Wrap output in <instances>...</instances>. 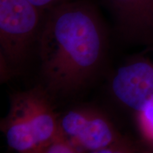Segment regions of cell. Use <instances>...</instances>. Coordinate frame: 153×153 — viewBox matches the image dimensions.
I'll list each match as a JSON object with an SVG mask.
<instances>
[{
	"label": "cell",
	"mask_w": 153,
	"mask_h": 153,
	"mask_svg": "<svg viewBox=\"0 0 153 153\" xmlns=\"http://www.w3.org/2000/svg\"><path fill=\"white\" fill-rule=\"evenodd\" d=\"M107 35L99 11L88 0H72L47 11L38 38L41 73L49 94L80 90L104 61Z\"/></svg>",
	"instance_id": "obj_1"
},
{
	"label": "cell",
	"mask_w": 153,
	"mask_h": 153,
	"mask_svg": "<svg viewBox=\"0 0 153 153\" xmlns=\"http://www.w3.org/2000/svg\"><path fill=\"white\" fill-rule=\"evenodd\" d=\"M47 11L28 0H0V45L7 68L22 65L38 41Z\"/></svg>",
	"instance_id": "obj_2"
},
{
	"label": "cell",
	"mask_w": 153,
	"mask_h": 153,
	"mask_svg": "<svg viewBox=\"0 0 153 153\" xmlns=\"http://www.w3.org/2000/svg\"><path fill=\"white\" fill-rule=\"evenodd\" d=\"M60 131L79 149L101 153L113 145L128 142L102 112L91 107H76L59 118Z\"/></svg>",
	"instance_id": "obj_3"
},
{
	"label": "cell",
	"mask_w": 153,
	"mask_h": 153,
	"mask_svg": "<svg viewBox=\"0 0 153 153\" xmlns=\"http://www.w3.org/2000/svg\"><path fill=\"white\" fill-rule=\"evenodd\" d=\"M110 88L127 109L135 114L144 109L153 102V56L141 54L128 60L113 75Z\"/></svg>",
	"instance_id": "obj_4"
},
{
	"label": "cell",
	"mask_w": 153,
	"mask_h": 153,
	"mask_svg": "<svg viewBox=\"0 0 153 153\" xmlns=\"http://www.w3.org/2000/svg\"><path fill=\"white\" fill-rule=\"evenodd\" d=\"M116 31L128 43L153 47V0H102Z\"/></svg>",
	"instance_id": "obj_5"
},
{
	"label": "cell",
	"mask_w": 153,
	"mask_h": 153,
	"mask_svg": "<svg viewBox=\"0 0 153 153\" xmlns=\"http://www.w3.org/2000/svg\"><path fill=\"white\" fill-rule=\"evenodd\" d=\"M28 117L31 123L38 152L60 132L59 118L49 100V94L44 88L36 87L21 92Z\"/></svg>",
	"instance_id": "obj_6"
},
{
	"label": "cell",
	"mask_w": 153,
	"mask_h": 153,
	"mask_svg": "<svg viewBox=\"0 0 153 153\" xmlns=\"http://www.w3.org/2000/svg\"><path fill=\"white\" fill-rule=\"evenodd\" d=\"M1 129L11 150L22 153L38 152V143L25 108L21 92L11 98L8 116L1 122Z\"/></svg>",
	"instance_id": "obj_7"
},
{
	"label": "cell",
	"mask_w": 153,
	"mask_h": 153,
	"mask_svg": "<svg viewBox=\"0 0 153 153\" xmlns=\"http://www.w3.org/2000/svg\"><path fill=\"white\" fill-rule=\"evenodd\" d=\"M135 114L140 131L145 140L153 147V102Z\"/></svg>",
	"instance_id": "obj_8"
},
{
	"label": "cell",
	"mask_w": 153,
	"mask_h": 153,
	"mask_svg": "<svg viewBox=\"0 0 153 153\" xmlns=\"http://www.w3.org/2000/svg\"><path fill=\"white\" fill-rule=\"evenodd\" d=\"M81 152L60 131L41 150L40 153H77Z\"/></svg>",
	"instance_id": "obj_9"
},
{
	"label": "cell",
	"mask_w": 153,
	"mask_h": 153,
	"mask_svg": "<svg viewBox=\"0 0 153 153\" xmlns=\"http://www.w3.org/2000/svg\"><path fill=\"white\" fill-rule=\"evenodd\" d=\"M28 1L38 8L45 11H48L57 6L72 0H28Z\"/></svg>",
	"instance_id": "obj_10"
},
{
	"label": "cell",
	"mask_w": 153,
	"mask_h": 153,
	"mask_svg": "<svg viewBox=\"0 0 153 153\" xmlns=\"http://www.w3.org/2000/svg\"><path fill=\"white\" fill-rule=\"evenodd\" d=\"M152 150H153V147H152Z\"/></svg>",
	"instance_id": "obj_11"
}]
</instances>
